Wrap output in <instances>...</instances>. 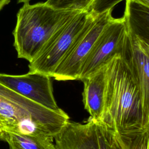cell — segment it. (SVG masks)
Segmentation results:
<instances>
[{
  "instance_id": "1",
  "label": "cell",
  "mask_w": 149,
  "mask_h": 149,
  "mask_svg": "<svg viewBox=\"0 0 149 149\" xmlns=\"http://www.w3.org/2000/svg\"><path fill=\"white\" fill-rule=\"evenodd\" d=\"M104 109L99 121L119 134L143 127L140 92L129 65L122 54L106 64Z\"/></svg>"
},
{
  "instance_id": "2",
  "label": "cell",
  "mask_w": 149,
  "mask_h": 149,
  "mask_svg": "<svg viewBox=\"0 0 149 149\" xmlns=\"http://www.w3.org/2000/svg\"><path fill=\"white\" fill-rule=\"evenodd\" d=\"M0 123L3 130L54 137L69 121L62 109L45 108L0 83Z\"/></svg>"
},
{
  "instance_id": "3",
  "label": "cell",
  "mask_w": 149,
  "mask_h": 149,
  "mask_svg": "<svg viewBox=\"0 0 149 149\" xmlns=\"http://www.w3.org/2000/svg\"><path fill=\"white\" fill-rule=\"evenodd\" d=\"M77 13L79 12L56 10L45 2L23 3L17 13L12 33L17 57L30 62L54 33Z\"/></svg>"
},
{
  "instance_id": "4",
  "label": "cell",
  "mask_w": 149,
  "mask_h": 149,
  "mask_svg": "<svg viewBox=\"0 0 149 149\" xmlns=\"http://www.w3.org/2000/svg\"><path fill=\"white\" fill-rule=\"evenodd\" d=\"M112 9L100 13L90 11L81 33L56 67L52 76L54 79L79 80L84 62L102 31L113 17Z\"/></svg>"
},
{
  "instance_id": "5",
  "label": "cell",
  "mask_w": 149,
  "mask_h": 149,
  "mask_svg": "<svg viewBox=\"0 0 149 149\" xmlns=\"http://www.w3.org/2000/svg\"><path fill=\"white\" fill-rule=\"evenodd\" d=\"M90 15L79 12L69 18L51 36L37 56L29 64L30 72L52 77L54 73L85 26Z\"/></svg>"
},
{
  "instance_id": "6",
  "label": "cell",
  "mask_w": 149,
  "mask_h": 149,
  "mask_svg": "<svg viewBox=\"0 0 149 149\" xmlns=\"http://www.w3.org/2000/svg\"><path fill=\"white\" fill-rule=\"evenodd\" d=\"M129 38L126 20L112 17L98 37L82 66L81 80L105 65L117 54L124 55Z\"/></svg>"
},
{
  "instance_id": "7",
  "label": "cell",
  "mask_w": 149,
  "mask_h": 149,
  "mask_svg": "<svg viewBox=\"0 0 149 149\" xmlns=\"http://www.w3.org/2000/svg\"><path fill=\"white\" fill-rule=\"evenodd\" d=\"M0 83L45 108L55 111L61 109L55 101L49 76L30 72L20 75L0 73Z\"/></svg>"
},
{
  "instance_id": "8",
  "label": "cell",
  "mask_w": 149,
  "mask_h": 149,
  "mask_svg": "<svg viewBox=\"0 0 149 149\" xmlns=\"http://www.w3.org/2000/svg\"><path fill=\"white\" fill-rule=\"evenodd\" d=\"M55 149H100L96 121L84 123L69 121L54 137Z\"/></svg>"
},
{
  "instance_id": "9",
  "label": "cell",
  "mask_w": 149,
  "mask_h": 149,
  "mask_svg": "<svg viewBox=\"0 0 149 149\" xmlns=\"http://www.w3.org/2000/svg\"><path fill=\"white\" fill-rule=\"evenodd\" d=\"M124 56L140 92L144 127L149 124V56L138 47L129 33Z\"/></svg>"
},
{
  "instance_id": "10",
  "label": "cell",
  "mask_w": 149,
  "mask_h": 149,
  "mask_svg": "<svg viewBox=\"0 0 149 149\" xmlns=\"http://www.w3.org/2000/svg\"><path fill=\"white\" fill-rule=\"evenodd\" d=\"M105 65L81 79L83 82V102L90 118L99 121L103 112L105 91Z\"/></svg>"
},
{
  "instance_id": "11",
  "label": "cell",
  "mask_w": 149,
  "mask_h": 149,
  "mask_svg": "<svg viewBox=\"0 0 149 149\" xmlns=\"http://www.w3.org/2000/svg\"><path fill=\"white\" fill-rule=\"evenodd\" d=\"M123 16L130 36L149 43V8L133 0H126Z\"/></svg>"
},
{
  "instance_id": "12",
  "label": "cell",
  "mask_w": 149,
  "mask_h": 149,
  "mask_svg": "<svg viewBox=\"0 0 149 149\" xmlns=\"http://www.w3.org/2000/svg\"><path fill=\"white\" fill-rule=\"evenodd\" d=\"M0 140L13 149H55L54 137L22 134L2 130Z\"/></svg>"
},
{
  "instance_id": "13",
  "label": "cell",
  "mask_w": 149,
  "mask_h": 149,
  "mask_svg": "<svg viewBox=\"0 0 149 149\" xmlns=\"http://www.w3.org/2000/svg\"><path fill=\"white\" fill-rule=\"evenodd\" d=\"M119 136L125 149H149V124Z\"/></svg>"
},
{
  "instance_id": "14",
  "label": "cell",
  "mask_w": 149,
  "mask_h": 149,
  "mask_svg": "<svg viewBox=\"0 0 149 149\" xmlns=\"http://www.w3.org/2000/svg\"><path fill=\"white\" fill-rule=\"evenodd\" d=\"M96 125L100 149H125L117 132L100 122Z\"/></svg>"
},
{
  "instance_id": "15",
  "label": "cell",
  "mask_w": 149,
  "mask_h": 149,
  "mask_svg": "<svg viewBox=\"0 0 149 149\" xmlns=\"http://www.w3.org/2000/svg\"><path fill=\"white\" fill-rule=\"evenodd\" d=\"M96 0H47L45 3L52 8L65 11L87 12Z\"/></svg>"
},
{
  "instance_id": "16",
  "label": "cell",
  "mask_w": 149,
  "mask_h": 149,
  "mask_svg": "<svg viewBox=\"0 0 149 149\" xmlns=\"http://www.w3.org/2000/svg\"><path fill=\"white\" fill-rule=\"evenodd\" d=\"M132 37V36H131ZM133 40L135 41L136 44L138 45V47L144 52H145L147 55L149 56V43L143 41L141 40H140L137 38H134L132 37Z\"/></svg>"
},
{
  "instance_id": "17",
  "label": "cell",
  "mask_w": 149,
  "mask_h": 149,
  "mask_svg": "<svg viewBox=\"0 0 149 149\" xmlns=\"http://www.w3.org/2000/svg\"><path fill=\"white\" fill-rule=\"evenodd\" d=\"M10 0H0V11L8 4L9 3Z\"/></svg>"
},
{
  "instance_id": "18",
  "label": "cell",
  "mask_w": 149,
  "mask_h": 149,
  "mask_svg": "<svg viewBox=\"0 0 149 149\" xmlns=\"http://www.w3.org/2000/svg\"><path fill=\"white\" fill-rule=\"evenodd\" d=\"M148 8H149V0H133Z\"/></svg>"
},
{
  "instance_id": "19",
  "label": "cell",
  "mask_w": 149,
  "mask_h": 149,
  "mask_svg": "<svg viewBox=\"0 0 149 149\" xmlns=\"http://www.w3.org/2000/svg\"><path fill=\"white\" fill-rule=\"evenodd\" d=\"M2 130H3V128H2V126L1 124L0 123V136H1V133L2 132Z\"/></svg>"
},
{
  "instance_id": "20",
  "label": "cell",
  "mask_w": 149,
  "mask_h": 149,
  "mask_svg": "<svg viewBox=\"0 0 149 149\" xmlns=\"http://www.w3.org/2000/svg\"><path fill=\"white\" fill-rule=\"evenodd\" d=\"M9 149H13V148H11V147H9Z\"/></svg>"
},
{
  "instance_id": "21",
  "label": "cell",
  "mask_w": 149,
  "mask_h": 149,
  "mask_svg": "<svg viewBox=\"0 0 149 149\" xmlns=\"http://www.w3.org/2000/svg\"><path fill=\"white\" fill-rule=\"evenodd\" d=\"M0 120H1V116H0Z\"/></svg>"
}]
</instances>
